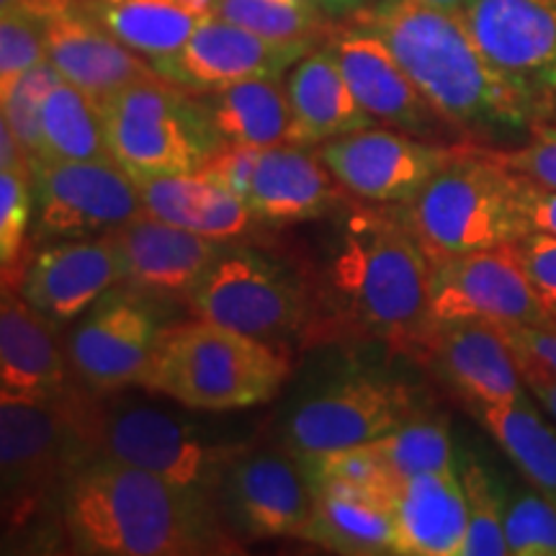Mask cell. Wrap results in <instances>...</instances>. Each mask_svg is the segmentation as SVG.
<instances>
[{
    "label": "cell",
    "instance_id": "1",
    "mask_svg": "<svg viewBox=\"0 0 556 556\" xmlns=\"http://www.w3.org/2000/svg\"><path fill=\"white\" fill-rule=\"evenodd\" d=\"M351 24L379 37L435 114L464 142L507 148L536 127L513 90L479 52L464 16L426 0H381L353 13Z\"/></svg>",
    "mask_w": 556,
    "mask_h": 556
},
{
    "label": "cell",
    "instance_id": "2",
    "mask_svg": "<svg viewBox=\"0 0 556 556\" xmlns=\"http://www.w3.org/2000/svg\"><path fill=\"white\" fill-rule=\"evenodd\" d=\"M60 516L70 546L78 554L232 552L208 497L109 456H88L73 469L60 495Z\"/></svg>",
    "mask_w": 556,
    "mask_h": 556
},
{
    "label": "cell",
    "instance_id": "3",
    "mask_svg": "<svg viewBox=\"0 0 556 556\" xmlns=\"http://www.w3.org/2000/svg\"><path fill=\"white\" fill-rule=\"evenodd\" d=\"M430 258L405 219L351 208L328 245L325 283L340 315L361 330L413 345L428 325Z\"/></svg>",
    "mask_w": 556,
    "mask_h": 556
},
{
    "label": "cell",
    "instance_id": "4",
    "mask_svg": "<svg viewBox=\"0 0 556 556\" xmlns=\"http://www.w3.org/2000/svg\"><path fill=\"white\" fill-rule=\"evenodd\" d=\"M291 374V361L274 343L193 319L165 328L142 389L180 407L229 413L270 402Z\"/></svg>",
    "mask_w": 556,
    "mask_h": 556
},
{
    "label": "cell",
    "instance_id": "5",
    "mask_svg": "<svg viewBox=\"0 0 556 556\" xmlns=\"http://www.w3.org/2000/svg\"><path fill=\"white\" fill-rule=\"evenodd\" d=\"M518 176L479 144L456 155L407 204V222L433 261L503 248L528 235L518 208Z\"/></svg>",
    "mask_w": 556,
    "mask_h": 556
},
{
    "label": "cell",
    "instance_id": "6",
    "mask_svg": "<svg viewBox=\"0 0 556 556\" xmlns=\"http://www.w3.org/2000/svg\"><path fill=\"white\" fill-rule=\"evenodd\" d=\"M83 430L90 456L131 464L204 497L217 495L225 469L245 451L214 441L197 422L148 402H114L99 413L83 409Z\"/></svg>",
    "mask_w": 556,
    "mask_h": 556
},
{
    "label": "cell",
    "instance_id": "7",
    "mask_svg": "<svg viewBox=\"0 0 556 556\" xmlns=\"http://www.w3.org/2000/svg\"><path fill=\"white\" fill-rule=\"evenodd\" d=\"M101 114L111 155L131 178L197 173L225 148L193 93L160 75L111 96Z\"/></svg>",
    "mask_w": 556,
    "mask_h": 556
},
{
    "label": "cell",
    "instance_id": "8",
    "mask_svg": "<svg viewBox=\"0 0 556 556\" xmlns=\"http://www.w3.org/2000/svg\"><path fill=\"white\" fill-rule=\"evenodd\" d=\"M90 456L83 409L60 402H0L5 533L29 528Z\"/></svg>",
    "mask_w": 556,
    "mask_h": 556
},
{
    "label": "cell",
    "instance_id": "9",
    "mask_svg": "<svg viewBox=\"0 0 556 556\" xmlns=\"http://www.w3.org/2000/svg\"><path fill=\"white\" fill-rule=\"evenodd\" d=\"M184 302L193 317L274 345L309 319L302 281L261 250L235 248L232 242L186 291Z\"/></svg>",
    "mask_w": 556,
    "mask_h": 556
},
{
    "label": "cell",
    "instance_id": "10",
    "mask_svg": "<svg viewBox=\"0 0 556 556\" xmlns=\"http://www.w3.org/2000/svg\"><path fill=\"white\" fill-rule=\"evenodd\" d=\"M464 24L533 124H556V0H475Z\"/></svg>",
    "mask_w": 556,
    "mask_h": 556
},
{
    "label": "cell",
    "instance_id": "11",
    "mask_svg": "<svg viewBox=\"0 0 556 556\" xmlns=\"http://www.w3.org/2000/svg\"><path fill=\"white\" fill-rule=\"evenodd\" d=\"M420 413L413 392L377 374H348L296 402L283 422L291 456L374 443Z\"/></svg>",
    "mask_w": 556,
    "mask_h": 556
},
{
    "label": "cell",
    "instance_id": "12",
    "mask_svg": "<svg viewBox=\"0 0 556 556\" xmlns=\"http://www.w3.org/2000/svg\"><path fill=\"white\" fill-rule=\"evenodd\" d=\"M155 304L135 287L106 291L75 319L65 340L75 377L96 394L142 387L157 340L163 336Z\"/></svg>",
    "mask_w": 556,
    "mask_h": 556
},
{
    "label": "cell",
    "instance_id": "13",
    "mask_svg": "<svg viewBox=\"0 0 556 556\" xmlns=\"http://www.w3.org/2000/svg\"><path fill=\"white\" fill-rule=\"evenodd\" d=\"M486 319L495 325H548V312L513 245L448 255L430 263L428 323Z\"/></svg>",
    "mask_w": 556,
    "mask_h": 556
},
{
    "label": "cell",
    "instance_id": "14",
    "mask_svg": "<svg viewBox=\"0 0 556 556\" xmlns=\"http://www.w3.org/2000/svg\"><path fill=\"white\" fill-rule=\"evenodd\" d=\"M144 212L135 178L116 160L34 165V229L39 240L106 235Z\"/></svg>",
    "mask_w": 556,
    "mask_h": 556
},
{
    "label": "cell",
    "instance_id": "15",
    "mask_svg": "<svg viewBox=\"0 0 556 556\" xmlns=\"http://www.w3.org/2000/svg\"><path fill=\"white\" fill-rule=\"evenodd\" d=\"M458 144H435L387 127H366L319 144V157L338 184L361 201L413 204Z\"/></svg>",
    "mask_w": 556,
    "mask_h": 556
},
{
    "label": "cell",
    "instance_id": "16",
    "mask_svg": "<svg viewBox=\"0 0 556 556\" xmlns=\"http://www.w3.org/2000/svg\"><path fill=\"white\" fill-rule=\"evenodd\" d=\"M222 518L242 539H302L315 492L304 469L278 451H242L217 486Z\"/></svg>",
    "mask_w": 556,
    "mask_h": 556
},
{
    "label": "cell",
    "instance_id": "17",
    "mask_svg": "<svg viewBox=\"0 0 556 556\" xmlns=\"http://www.w3.org/2000/svg\"><path fill=\"white\" fill-rule=\"evenodd\" d=\"M309 50H315V39H268L208 16L173 58L152 67L160 78L189 93H212L245 80L281 78Z\"/></svg>",
    "mask_w": 556,
    "mask_h": 556
},
{
    "label": "cell",
    "instance_id": "18",
    "mask_svg": "<svg viewBox=\"0 0 556 556\" xmlns=\"http://www.w3.org/2000/svg\"><path fill=\"white\" fill-rule=\"evenodd\" d=\"M413 348L464 402H520L528 389L500 325L486 319L428 323Z\"/></svg>",
    "mask_w": 556,
    "mask_h": 556
},
{
    "label": "cell",
    "instance_id": "19",
    "mask_svg": "<svg viewBox=\"0 0 556 556\" xmlns=\"http://www.w3.org/2000/svg\"><path fill=\"white\" fill-rule=\"evenodd\" d=\"M328 50L336 54L353 96L379 124L415 137L451 129L417 90L394 52L371 31L348 24L332 34Z\"/></svg>",
    "mask_w": 556,
    "mask_h": 556
},
{
    "label": "cell",
    "instance_id": "20",
    "mask_svg": "<svg viewBox=\"0 0 556 556\" xmlns=\"http://www.w3.org/2000/svg\"><path fill=\"white\" fill-rule=\"evenodd\" d=\"M122 263L109 235L52 240L26 263L18 294L54 325L75 323L122 283Z\"/></svg>",
    "mask_w": 556,
    "mask_h": 556
},
{
    "label": "cell",
    "instance_id": "21",
    "mask_svg": "<svg viewBox=\"0 0 556 556\" xmlns=\"http://www.w3.org/2000/svg\"><path fill=\"white\" fill-rule=\"evenodd\" d=\"M106 235L119 255L122 283L144 294L184 296L229 245L173 227L148 212H139Z\"/></svg>",
    "mask_w": 556,
    "mask_h": 556
},
{
    "label": "cell",
    "instance_id": "22",
    "mask_svg": "<svg viewBox=\"0 0 556 556\" xmlns=\"http://www.w3.org/2000/svg\"><path fill=\"white\" fill-rule=\"evenodd\" d=\"M47 60L93 101H109L135 83L157 78L148 60L131 52L83 3L45 21Z\"/></svg>",
    "mask_w": 556,
    "mask_h": 556
},
{
    "label": "cell",
    "instance_id": "23",
    "mask_svg": "<svg viewBox=\"0 0 556 556\" xmlns=\"http://www.w3.org/2000/svg\"><path fill=\"white\" fill-rule=\"evenodd\" d=\"M67 351L54 323L16 289L0 302V402H60L67 397Z\"/></svg>",
    "mask_w": 556,
    "mask_h": 556
},
{
    "label": "cell",
    "instance_id": "24",
    "mask_svg": "<svg viewBox=\"0 0 556 556\" xmlns=\"http://www.w3.org/2000/svg\"><path fill=\"white\" fill-rule=\"evenodd\" d=\"M348 193L323 157L302 144H274L261 155L248 206L255 222L270 227L302 225L336 212Z\"/></svg>",
    "mask_w": 556,
    "mask_h": 556
},
{
    "label": "cell",
    "instance_id": "25",
    "mask_svg": "<svg viewBox=\"0 0 556 556\" xmlns=\"http://www.w3.org/2000/svg\"><path fill=\"white\" fill-rule=\"evenodd\" d=\"M397 554L458 556L467 539V495L458 469L426 471L394 482Z\"/></svg>",
    "mask_w": 556,
    "mask_h": 556
},
{
    "label": "cell",
    "instance_id": "26",
    "mask_svg": "<svg viewBox=\"0 0 556 556\" xmlns=\"http://www.w3.org/2000/svg\"><path fill=\"white\" fill-rule=\"evenodd\" d=\"M291 144H325L351 131L374 127V116L361 106L328 45L309 50L289 70Z\"/></svg>",
    "mask_w": 556,
    "mask_h": 556
},
{
    "label": "cell",
    "instance_id": "27",
    "mask_svg": "<svg viewBox=\"0 0 556 556\" xmlns=\"http://www.w3.org/2000/svg\"><path fill=\"white\" fill-rule=\"evenodd\" d=\"M135 184L144 212L204 238L232 242L255 222L245 201L201 170L135 178Z\"/></svg>",
    "mask_w": 556,
    "mask_h": 556
},
{
    "label": "cell",
    "instance_id": "28",
    "mask_svg": "<svg viewBox=\"0 0 556 556\" xmlns=\"http://www.w3.org/2000/svg\"><path fill=\"white\" fill-rule=\"evenodd\" d=\"M193 99L222 144L266 150L289 139L291 106L281 78L245 80L212 93H193Z\"/></svg>",
    "mask_w": 556,
    "mask_h": 556
},
{
    "label": "cell",
    "instance_id": "29",
    "mask_svg": "<svg viewBox=\"0 0 556 556\" xmlns=\"http://www.w3.org/2000/svg\"><path fill=\"white\" fill-rule=\"evenodd\" d=\"M302 541L328 548L332 554H397L392 503L379 497L315 492V505Z\"/></svg>",
    "mask_w": 556,
    "mask_h": 556
},
{
    "label": "cell",
    "instance_id": "30",
    "mask_svg": "<svg viewBox=\"0 0 556 556\" xmlns=\"http://www.w3.org/2000/svg\"><path fill=\"white\" fill-rule=\"evenodd\" d=\"M467 407L516 464L526 482L556 505V428L552 422L544 420L528 397L503 405L467 402Z\"/></svg>",
    "mask_w": 556,
    "mask_h": 556
},
{
    "label": "cell",
    "instance_id": "31",
    "mask_svg": "<svg viewBox=\"0 0 556 556\" xmlns=\"http://www.w3.org/2000/svg\"><path fill=\"white\" fill-rule=\"evenodd\" d=\"M83 9L150 65L173 58L204 21L176 0H86Z\"/></svg>",
    "mask_w": 556,
    "mask_h": 556
},
{
    "label": "cell",
    "instance_id": "32",
    "mask_svg": "<svg viewBox=\"0 0 556 556\" xmlns=\"http://www.w3.org/2000/svg\"><path fill=\"white\" fill-rule=\"evenodd\" d=\"M114 160L103 129L101 103L62 78L41 109L37 163H103Z\"/></svg>",
    "mask_w": 556,
    "mask_h": 556
},
{
    "label": "cell",
    "instance_id": "33",
    "mask_svg": "<svg viewBox=\"0 0 556 556\" xmlns=\"http://www.w3.org/2000/svg\"><path fill=\"white\" fill-rule=\"evenodd\" d=\"M374 446L387 462L394 479H405L426 471H446L458 467V454L451 438L446 417L415 413L400 428L387 433Z\"/></svg>",
    "mask_w": 556,
    "mask_h": 556
},
{
    "label": "cell",
    "instance_id": "34",
    "mask_svg": "<svg viewBox=\"0 0 556 556\" xmlns=\"http://www.w3.org/2000/svg\"><path fill=\"white\" fill-rule=\"evenodd\" d=\"M294 458L307 475L312 492H340V495L379 497L392 503L397 479L374 443Z\"/></svg>",
    "mask_w": 556,
    "mask_h": 556
},
{
    "label": "cell",
    "instance_id": "35",
    "mask_svg": "<svg viewBox=\"0 0 556 556\" xmlns=\"http://www.w3.org/2000/svg\"><path fill=\"white\" fill-rule=\"evenodd\" d=\"M458 477L467 495V539L458 556L507 554L503 526V482L475 454H458Z\"/></svg>",
    "mask_w": 556,
    "mask_h": 556
},
{
    "label": "cell",
    "instance_id": "36",
    "mask_svg": "<svg viewBox=\"0 0 556 556\" xmlns=\"http://www.w3.org/2000/svg\"><path fill=\"white\" fill-rule=\"evenodd\" d=\"M214 16L281 41H317L328 26L317 3H283V0H214Z\"/></svg>",
    "mask_w": 556,
    "mask_h": 556
},
{
    "label": "cell",
    "instance_id": "37",
    "mask_svg": "<svg viewBox=\"0 0 556 556\" xmlns=\"http://www.w3.org/2000/svg\"><path fill=\"white\" fill-rule=\"evenodd\" d=\"M507 554L556 556V505L536 486L503 484Z\"/></svg>",
    "mask_w": 556,
    "mask_h": 556
},
{
    "label": "cell",
    "instance_id": "38",
    "mask_svg": "<svg viewBox=\"0 0 556 556\" xmlns=\"http://www.w3.org/2000/svg\"><path fill=\"white\" fill-rule=\"evenodd\" d=\"M34 217V173L0 170V266L3 289H18L26 263L21 258Z\"/></svg>",
    "mask_w": 556,
    "mask_h": 556
},
{
    "label": "cell",
    "instance_id": "39",
    "mask_svg": "<svg viewBox=\"0 0 556 556\" xmlns=\"http://www.w3.org/2000/svg\"><path fill=\"white\" fill-rule=\"evenodd\" d=\"M60 80V70L50 60H41L9 93L0 96V103H3V119L0 122L13 131V137L18 139V144L26 150L34 165H37L41 150V109H45L47 96Z\"/></svg>",
    "mask_w": 556,
    "mask_h": 556
},
{
    "label": "cell",
    "instance_id": "40",
    "mask_svg": "<svg viewBox=\"0 0 556 556\" xmlns=\"http://www.w3.org/2000/svg\"><path fill=\"white\" fill-rule=\"evenodd\" d=\"M47 60L45 21L26 11H0V96Z\"/></svg>",
    "mask_w": 556,
    "mask_h": 556
},
{
    "label": "cell",
    "instance_id": "41",
    "mask_svg": "<svg viewBox=\"0 0 556 556\" xmlns=\"http://www.w3.org/2000/svg\"><path fill=\"white\" fill-rule=\"evenodd\" d=\"M486 152L516 176L556 189V124H536L518 148H486Z\"/></svg>",
    "mask_w": 556,
    "mask_h": 556
},
{
    "label": "cell",
    "instance_id": "42",
    "mask_svg": "<svg viewBox=\"0 0 556 556\" xmlns=\"http://www.w3.org/2000/svg\"><path fill=\"white\" fill-rule=\"evenodd\" d=\"M520 368V377L556 379V328L544 325H500Z\"/></svg>",
    "mask_w": 556,
    "mask_h": 556
},
{
    "label": "cell",
    "instance_id": "43",
    "mask_svg": "<svg viewBox=\"0 0 556 556\" xmlns=\"http://www.w3.org/2000/svg\"><path fill=\"white\" fill-rule=\"evenodd\" d=\"M513 253L552 317L556 312V238L544 232H528L513 242Z\"/></svg>",
    "mask_w": 556,
    "mask_h": 556
},
{
    "label": "cell",
    "instance_id": "44",
    "mask_svg": "<svg viewBox=\"0 0 556 556\" xmlns=\"http://www.w3.org/2000/svg\"><path fill=\"white\" fill-rule=\"evenodd\" d=\"M263 150L261 148H245V144H225L208 157V163L201 168L206 178L217 180L227 191L242 199L248 204L250 186H253L255 168H258Z\"/></svg>",
    "mask_w": 556,
    "mask_h": 556
},
{
    "label": "cell",
    "instance_id": "45",
    "mask_svg": "<svg viewBox=\"0 0 556 556\" xmlns=\"http://www.w3.org/2000/svg\"><path fill=\"white\" fill-rule=\"evenodd\" d=\"M516 197L528 232H544L556 238V189L518 176Z\"/></svg>",
    "mask_w": 556,
    "mask_h": 556
},
{
    "label": "cell",
    "instance_id": "46",
    "mask_svg": "<svg viewBox=\"0 0 556 556\" xmlns=\"http://www.w3.org/2000/svg\"><path fill=\"white\" fill-rule=\"evenodd\" d=\"M523 384L528 389V394L539 402L541 409H546V415L556 420V379L528 377L523 379Z\"/></svg>",
    "mask_w": 556,
    "mask_h": 556
},
{
    "label": "cell",
    "instance_id": "47",
    "mask_svg": "<svg viewBox=\"0 0 556 556\" xmlns=\"http://www.w3.org/2000/svg\"><path fill=\"white\" fill-rule=\"evenodd\" d=\"M368 3H371V0H317V5L323 9L325 16H353V13L366 9Z\"/></svg>",
    "mask_w": 556,
    "mask_h": 556
},
{
    "label": "cell",
    "instance_id": "48",
    "mask_svg": "<svg viewBox=\"0 0 556 556\" xmlns=\"http://www.w3.org/2000/svg\"><path fill=\"white\" fill-rule=\"evenodd\" d=\"M184 11L193 13V16L199 18H208L214 16V0H176Z\"/></svg>",
    "mask_w": 556,
    "mask_h": 556
},
{
    "label": "cell",
    "instance_id": "49",
    "mask_svg": "<svg viewBox=\"0 0 556 556\" xmlns=\"http://www.w3.org/2000/svg\"><path fill=\"white\" fill-rule=\"evenodd\" d=\"M426 3L435 5V9H443L448 13H458V16H464V13H467V9L471 3H475V0H426Z\"/></svg>",
    "mask_w": 556,
    "mask_h": 556
},
{
    "label": "cell",
    "instance_id": "50",
    "mask_svg": "<svg viewBox=\"0 0 556 556\" xmlns=\"http://www.w3.org/2000/svg\"><path fill=\"white\" fill-rule=\"evenodd\" d=\"M283 3H317V0H283Z\"/></svg>",
    "mask_w": 556,
    "mask_h": 556
},
{
    "label": "cell",
    "instance_id": "51",
    "mask_svg": "<svg viewBox=\"0 0 556 556\" xmlns=\"http://www.w3.org/2000/svg\"><path fill=\"white\" fill-rule=\"evenodd\" d=\"M546 328H556V312H554L552 317H548V325H546Z\"/></svg>",
    "mask_w": 556,
    "mask_h": 556
},
{
    "label": "cell",
    "instance_id": "52",
    "mask_svg": "<svg viewBox=\"0 0 556 556\" xmlns=\"http://www.w3.org/2000/svg\"><path fill=\"white\" fill-rule=\"evenodd\" d=\"M80 3H86V0H80Z\"/></svg>",
    "mask_w": 556,
    "mask_h": 556
}]
</instances>
